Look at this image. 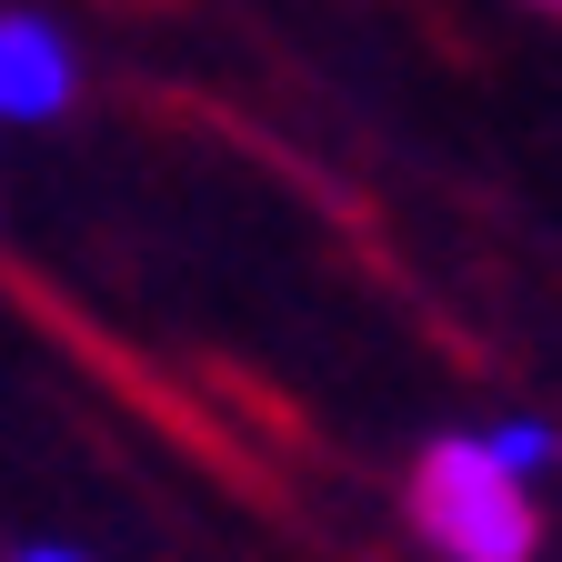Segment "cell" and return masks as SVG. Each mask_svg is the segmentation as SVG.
Returning a JSON list of instances; mask_svg holds the SVG:
<instances>
[{"instance_id": "obj_4", "label": "cell", "mask_w": 562, "mask_h": 562, "mask_svg": "<svg viewBox=\"0 0 562 562\" xmlns=\"http://www.w3.org/2000/svg\"><path fill=\"white\" fill-rule=\"evenodd\" d=\"M11 562H101V552H70V542H21Z\"/></svg>"}, {"instance_id": "obj_3", "label": "cell", "mask_w": 562, "mask_h": 562, "mask_svg": "<svg viewBox=\"0 0 562 562\" xmlns=\"http://www.w3.org/2000/svg\"><path fill=\"white\" fill-rule=\"evenodd\" d=\"M482 442H492V462L522 472V482H542L562 462V432H552V422H482Z\"/></svg>"}, {"instance_id": "obj_1", "label": "cell", "mask_w": 562, "mask_h": 562, "mask_svg": "<svg viewBox=\"0 0 562 562\" xmlns=\"http://www.w3.org/2000/svg\"><path fill=\"white\" fill-rule=\"evenodd\" d=\"M412 532L442 562H532L542 552V503L532 482L492 462L482 432H442L412 462Z\"/></svg>"}, {"instance_id": "obj_5", "label": "cell", "mask_w": 562, "mask_h": 562, "mask_svg": "<svg viewBox=\"0 0 562 562\" xmlns=\"http://www.w3.org/2000/svg\"><path fill=\"white\" fill-rule=\"evenodd\" d=\"M522 11H562V0H522Z\"/></svg>"}, {"instance_id": "obj_2", "label": "cell", "mask_w": 562, "mask_h": 562, "mask_svg": "<svg viewBox=\"0 0 562 562\" xmlns=\"http://www.w3.org/2000/svg\"><path fill=\"white\" fill-rule=\"evenodd\" d=\"M81 101V50L41 11H0V121H60Z\"/></svg>"}]
</instances>
